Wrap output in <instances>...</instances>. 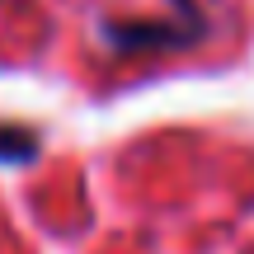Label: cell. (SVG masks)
<instances>
[{
  "label": "cell",
  "mask_w": 254,
  "mask_h": 254,
  "mask_svg": "<svg viewBox=\"0 0 254 254\" xmlns=\"http://www.w3.org/2000/svg\"><path fill=\"white\" fill-rule=\"evenodd\" d=\"M198 38L193 28H146V24H104V43L118 52H136V47H165V43H189Z\"/></svg>",
  "instance_id": "cell-1"
},
{
  "label": "cell",
  "mask_w": 254,
  "mask_h": 254,
  "mask_svg": "<svg viewBox=\"0 0 254 254\" xmlns=\"http://www.w3.org/2000/svg\"><path fill=\"white\" fill-rule=\"evenodd\" d=\"M33 155H38V132L33 127L0 123V165H24Z\"/></svg>",
  "instance_id": "cell-2"
}]
</instances>
